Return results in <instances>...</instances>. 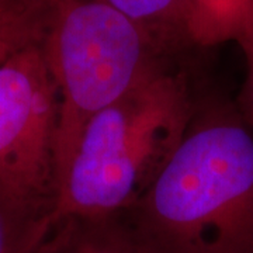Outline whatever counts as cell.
<instances>
[{"mask_svg": "<svg viewBox=\"0 0 253 253\" xmlns=\"http://www.w3.org/2000/svg\"><path fill=\"white\" fill-rule=\"evenodd\" d=\"M155 253H253V131L210 90L183 144L126 211Z\"/></svg>", "mask_w": 253, "mask_h": 253, "instance_id": "6da1fadb", "label": "cell"}, {"mask_svg": "<svg viewBox=\"0 0 253 253\" xmlns=\"http://www.w3.org/2000/svg\"><path fill=\"white\" fill-rule=\"evenodd\" d=\"M184 58L163 65L87 123L56 183L52 219L109 217L144 199L211 90Z\"/></svg>", "mask_w": 253, "mask_h": 253, "instance_id": "7a4b0ae2", "label": "cell"}, {"mask_svg": "<svg viewBox=\"0 0 253 253\" xmlns=\"http://www.w3.org/2000/svg\"><path fill=\"white\" fill-rule=\"evenodd\" d=\"M41 48L59 104L55 183L91 118L163 65L189 54L165 46L96 0H54Z\"/></svg>", "mask_w": 253, "mask_h": 253, "instance_id": "3957f363", "label": "cell"}, {"mask_svg": "<svg viewBox=\"0 0 253 253\" xmlns=\"http://www.w3.org/2000/svg\"><path fill=\"white\" fill-rule=\"evenodd\" d=\"M58 117V93L41 44L0 65V194L54 206Z\"/></svg>", "mask_w": 253, "mask_h": 253, "instance_id": "277c9868", "label": "cell"}, {"mask_svg": "<svg viewBox=\"0 0 253 253\" xmlns=\"http://www.w3.org/2000/svg\"><path fill=\"white\" fill-rule=\"evenodd\" d=\"M31 253H155L128 212L55 218Z\"/></svg>", "mask_w": 253, "mask_h": 253, "instance_id": "5b68a950", "label": "cell"}, {"mask_svg": "<svg viewBox=\"0 0 253 253\" xmlns=\"http://www.w3.org/2000/svg\"><path fill=\"white\" fill-rule=\"evenodd\" d=\"M184 37L190 49L235 42L245 59L253 54V0H189Z\"/></svg>", "mask_w": 253, "mask_h": 253, "instance_id": "8992f818", "label": "cell"}, {"mask_svg": "<svg viewBox=\"0 0 253 253\" xmlns=\"http://www.w3.org/2000/svg\"><path fill=\"white\" fill-rule=\"evenodd\" d=\"M54 0H0V65L45 36Z\"/></svg>", "mask_w": 253, "mask_h": 253, "instance_id": "52a82bcc", "label": "cell"}, {"mask_svg": "<svg viewBox=\"0 0 253 253\" xmlns=\"http://www.w3.org/2000/svg\"><path fill=\"white\" fill-rule=\"evenodd\" d=\"M118 10L176 52L193 51L184 37L189 0H96Z\"/></svg>", "mask_w": 253, "mask_h": 253, "instance_id": "ba28073f", "label": "cell"}, {"mask_svg": "<svg viewBox=\"0 0 253 253\" xmlns=\"http://www.w3.org/2000/svg\"><path fill=\"white\" fill-rule=\"evenodd\" d=\"M52 204H27L0 194V253H31L52 219Z\"/></svg>", "mask_w": 253, "mask_h": 253, "instance_id": "9c48e42d", "label": "cell"}, {"mask_svg": "<svg viewBox=\"0 0 253 253\" xmlns=\"http://www.w3.org/2000/svg\"><path fill=\"white\" fill-rule=\"evenodd\" d=\"M246 65H248V75L242 86V90L235 101L242 117L253 131V54L249 59H246Z\"/></svg>", "mask_w": 253, "mask_h": 253, "instance_id": "30bf717a", "label": "cell"}]
</instances>
